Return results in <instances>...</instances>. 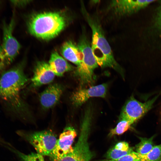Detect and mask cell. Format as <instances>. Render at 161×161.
Returning <instances> with one entry per match:
<instances>
[{
    "instance_id": "cell-1",
    "label": "cell",
    "mask_w": 161,
    "mask_h": 161,
    "mask_svg": "<svg viewBox=\"0 0 161 161\" xmlns=\"http://www.w3.org/2000/svg\"><path fill=\"white\" fill-rule=\"evenodd\" d=\"M28 81L23 63L3 72L0 77V97L10 109L19 115L26 111L20 93Z\"/></svg>"
},
{
    "instance_id": "cell-2",
    "label": "cell",
    "mask_w": 161,
    "mask_h": 161,
    "mask_svg": "<svg viewBox=\"0 0 161 161\" xmlns=\"http://www.w3.org/2000/svg\"><path fill=\"white\" fill-rule=\"evenodd\" d=\"M81 10L92 30L91 47L98 66L121 70V67L115 60L111 47L106 38L98 17L96 15L89 13L82 2Z\"/></svg>"
},
{
    "instance_id": "cell-3",
    "label": "cell",
    "mask_w": 161,
    "mask_h": 161,
    "mask_svg": "<svg viewBox=\"0 0 161 161\" xmlns=\"http://www.w3.org/2000/svg\"><path fill=\"white\" fill-rule=\"evenodd\" d=\"M67 20L59 12H44L35 14L30 18L28 25L30 33L43 39L52 38L66 26Z\"/></svg>"
},
{
    "instance_id": "cell-4",
    "label": "cell",
    "mask_w": 161,
    "mask_h": 161,
    "mask_svg": "<svg viewBox=\"0 0 161 161\" xmlns=\"http://www.w3.org/2000/svg\"><path fill=\"white\" fill-rule=\"evenodd\" d=\"M77 45L82 53L83 58L81 63L77 66L76 73L83 83H91L93 79L94 71L99 66L85 30L83 32Z\"/></svg>"
},
{
    "instance_id": "cell-5",
    "label": "cell",
    "mask_w": 161,
    "mask_h": 161,
    "mask_svg": "<svg viewBox=\"0 0 161 161\" xmlns=\"http://www.w3.org/2000/svg\"><path fill=\"white\" fill-rule=\"evenodd\" d=\"M17 133L28 141L37 153L42 156H50L57 140L55 135L49 130L31 133L18 131Z\"/></svg>"
},
{
    "instance_id": "cell-6",
    "label": "cell",
    "mask_w": 161,
    "mask_h": 161,
    "mask_svg": "<svg viewBox=\"0 0 161 161\" xmlns=\"http://www.w3.org/2000/svg\"><path fill=\"white\" fill-rule=\"evenodd\" d=\"M90 118L84 117L78 141L72 151L58 161H90L93 157L88 142Z\"/></svg>"
},
{
    "instance_id": "cell-7",
    "label": "cell",
    "mask_w": 161,
    "mask_h": 161,
    "mask_svg": "<svg viewBox=\"0 0 161 161\" xmlns=\"http://www.w3.org/2000/svg\"><path fill=\"white\" fill-rule=\"evenodd\" d=\"M14 16L9 23L2 24V42L1 44L7 66L10 64L18 54L21 45L13 34L15 21Z\"/></svg>"
},
{
    "instance_id": "cell-8",
    "label": "cell",
    "mask_w": 161,
    "mask_h": 161,
    "mask_svg": "<svg viewBox=\"0 0 161 161\" xmlns=\"http://www.w3.org/2000/svg\"><path fill=\"white\" fill-rule=\"evenodd\" d=\"M158 97L143 103L131 96L124 106L120 117L126 118L133 124L151 108Z\"/></svg>"
},
{
    "instance_id": "cell-9",
    "label": "cell",
    "mask_w": 161,
    "mask_h": 161,
    "mask_svg": "<svg viewBox=\"0 0 161 161\" xmlns=\"http://www.w3.org/2000/svg\"><path fill=\"white\" fill-rule=\"evenodd\" d=\"M77 133L73 127L67 126L64 129L57 139L55 147L49 157L52 161H58L72 152V147Z\"/></svg>"
},
{
    "instance_id": "cell-10",
    "label": "cell",
    "mask_w": 161,
    "mask_h": 161,
    "mask_svg": "<svg viewBox=\"0 0 161 161\" xmlns=\"http://www.w3.org/2000/svg\"><path fill=\"white\" fill-rule=\"evenodd\" d=\"M154 0H113L111 1L108 10L114 16L123 17L145 7Z\"/></svg>"
},
{
    "instance_id": "cell-11",
    "label": "cell",
    "mask_w": 161,
    "mask_h": 161,
    "mask_svg": "<svg viewBox=\"0 0 161 161\" xmlns=\"http://www.w3.org/2000/svg\"><path fill=\"white\" fill-rule=\"evenodd\" d=\"M107 89V85L106 83L92 86L87 89L80 88L73 94L71 100L74 105L79 106L90 98L105 97L106 95Z\"/></svg>"
},
{
    "instance_id": "cell-12",
    "label": "cell",
    "mask_w": 161,
    "mask_h": 161,
    "mask_svg": "<svg viewBox=\"0 0 161 161\" xmlns=\"http://www.w3.org/2000/svg\"><path fill=\"white\" fill-rule=\"evenodd\" d=\"M55 75L48 63L43 61H39L36 64L31 80L32 86L39 87L52 82Z\"/></svg>"
},
{
    "instance_id": "cell-13",
    "label": "cell",
    "mask_w": 161,
    "mask_h": 161,
    "mask_svg": "<svg viewBox=\"0 0 161 161\" xmlns=\"http://www.w3.org/2000/svg\"><path fill=\"white\" fill-rule=\"evenodd\" d=\"M63 90V86L58 83L52 84L48 86L39 95L42 108L47 109L54 106L59 100Z\"/></svg>"
},
{
    "instance_id": "cell-14",
    "label": "cell",
    "mask_w": 161,
    "mask_h": 161,
    "mask_svg": "<svg viewBox=\"0 0 161 161\" xmlns=\"http://www.w3.org/2000/svg\"><path fill=\"white\" fill-rule=\"evenodd\" d=\"M60 51L61 54L66 59L77 66L80 65L82 61L83 55L78 45L70 41H66L61 46Z\"/></svg>"
},
{
    "instance_id": "cell-15",
    "label": "cell",
    "mask_w": 161,
    "mask_h": 161,
    "mask_svg": "<svg viewBox=\"0 0 161 161\" xmlns=\"http://www.w3.org/2000/svg\"><path fill=\"white\" fill-rule=\"evenodd\" d=\"M48 64L55 75L61 77L73 69V67L57 51L52 52Z\"/></svg>"
},
{
    "instance_id": "cell-16",
    "label": "cell",
    "mask_w": 161,
    "mask_h": 161,
    "mask_svg": "<svg viewBox=\"0 0 161 161\" xmlns=\"http://www.w3.org/2000/svg\"><path fill=\"white\" fill-rule=\"evenodd\" d=\"M133 151L128 143L120 142L108 151L106 154V159H116Z\"/></svg>"
},
{
    "instance_id": "cell-17",
    "label": "cell",
    "mask_w": 161,
    "mask_h": 161,
    "mask_svg": "<svg viewBox=\"0 0 161 161\" xmlns=\"http://www.w3.org/2000/svg\"><path fill=\"white\" fill-rule=\"evenodd\" d=\"M140 160L141 161H161V144L154 146L147 154H139Z\"/></svg>"
},
{
    "instance_id": "cell-18",
    "label": "cell",
    "mask_w": 161,
    "mask_h": 161,
    "mask_svg": "<svg viewBox=\"0 0 161 161\" xmlns=\"http://www.w3.org/2000/svg\"><path fill=\"white\" fill-rule=\"evenodd\" d=\"M153 139V137L149 138H141L140 142L136 145V152L141 155L148 153L154 146Z\"/></svg>"
},
{
    "instance_id": "cell-19",
    "label": "cell",
    "mask_w": 161,
    "mask_h": 161,
    "mask_svg": "<svg viewBox=\"0 0 161 161\" xmlns=\"http://www.w3.org/2000/svg\"><path fill=\"white\" fill-rule=\"evenodd\" d=\"M120 121L116 126L112 129L109 134V136L114 135H119L123 134L127 131L132 123L127 119L120 117Z\"/></svg>"
},
{
    "instance_id": "cell-20",
    "label": "cell",
    "mask_w": 161,
    "mask_h": 161,
    "mask_svg": "<svg viewBox=\"0 0 161 161\" xmlns=\"http://www.w3.org/2000/svg\"><path fill=\"white\" fill-rule=\"evenodd\" d=\"M12 152L16 154L22 161H45L43 156L37 153L28 154L22 153L14 148Z\"/></svg>"
},
{
    "instance_id": "cell-21",
    "label": "cell",
    "mask_w": 161,
    "mask_h": 161,
    "mask_svg": "<svg viewBox=\"0 0 161 161\" xmlns=\"http://www.w3.org/2000/svg\"><path fill=\"white\" fill-rule=\"evenodd\" d=\"M140 160L139 154L132 152L115 160H104L99 161H135Z\"/></svg>"
},
{
    "instance_id": "cell-22",
    "label": "cell",
    "mask_w": 161,
    "mask_h": 161,
    "mask_svg": "<svg viewBox=\"0 0 161 161\" xmlns=\"http://www.w3.org/2000/svg\"><path fill=\"white\" fill-rule=\"evenodd\" d=\"M6 66L4 55L0 44V71L3 70Z\"/></svg>"
},
{
    "instance_id": "cell-23",
    "label": "cell",
    "mask_w": 161,
    "mask_h": 161,
    "mask_svg": "<svg viewBox=\"0 0 161 161\" xmlns=\"http://www.w3.org/2000/svg\"><path fill=\"white\" fill-rule=\"evenodd\" d=\"M11 145L10 143L3 138L0 133V145L8 149L10 146Z\"/></svg>"
},
{
    "instance_id": "cell-24",
    "label": "cell",
    "mask_w": 161,
    "mask_h": 161,
    "mask_svg": "<svg viewBox=\"0 0 161 161\" xmlns=\"http://www.w3.org/2000/svg\"><path fill=\"white\" fill-rule=\"evenodd\" d=\"M156 22L157 26L161 30V6L157 14Z\"/></svg>"
},
{
    "instance_id": "cell-25",
    "label": "cell",
    "mask_w": 161,
    "mask_h": 161,
    "mask_svg": "<svg viewBox=\"0 0 161 161\" xmlns=\"http://www.w3.org/2000/svg\"><path fill=\"white\" fill-rule=\"evenodd\" d=\"M25 1H10L11 3L12 4L16 6H21L25 4L27 2H25Z\"/></svg>"
},
{
    "instance_id": "cell-26",
    "label": "cell",
    "mask_w": 161,
    "mask_h": 161,
    "mask_svg": "<svg viewBox=\"0 0 161 161\" xmlns=\"http://www.w3.org/2000/svg\"><path fill=\"white\" fill-rule=\"evenodd\" d=\"M141 161L140 160H136V161Z\"/></svg>"
},
{
    "instance_id": "cell-27",
    "label": "cell",
    "mask_w": 161,
    "mask_h": 161,
    "mask_svg": "<svg viewBox=\"0 0 161 161\" xmlns=\"http://www.w3.org/2000/svg\"><path fill=\"white\" fill-rule=\"evenodd\" d=\"M1 4V1H0V5Z\"/></svg>"
}]
</instances>
